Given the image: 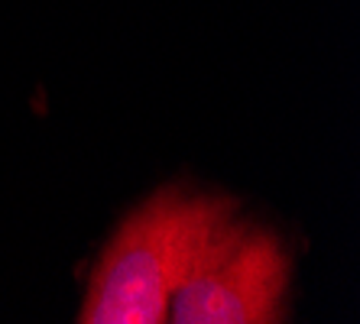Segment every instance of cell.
<instances>
[{
  "instance_id": "1",
  "label": "cell",
  "mask_w": 360,
  "mask_h": 324,
  "mask_svg": "<svg viewBox=\"0 0 360 324\" xmlns=\"http://www.w3.org/2000/svg\"><path fill=\"white\" fill-rule=\"evenodd\" d=\"M240 221L227 195L160 188L127 217L88 285L82 324H156L169 321V305L205 263L211 250Z\"/></svg>"
},
{
  "instance_id": "2",
  "label": "cell",
  "mask_w": 360,
  "mask_h": 324,
  "mask_svg": "<svg viewBox=\"0 0 360 324\" xmlns=\"http://www.w3.org/2000/svg\"><path fill=\"white\" fill-rule=\"evenodd\" d=\"M292 257L273 231L237 221L169 305L179 324H273L285 318Z\"/></svg>"
}]
</instances>
